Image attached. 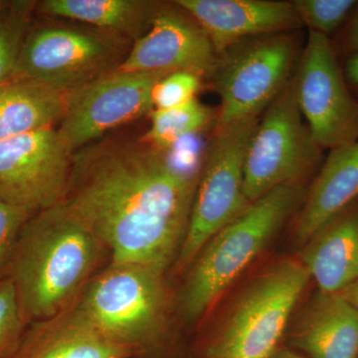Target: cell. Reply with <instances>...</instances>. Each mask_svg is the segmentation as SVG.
I'll return each instance as SVG.
<instances>
[{
	"label": "cell",
	"instance_id": "obj_1",
	"mask_svg": "<svg viewBox=\"0 0 358 358\" xmlns=\"http://www.w3.org/2000/svg\"><path fill=\"white\" fill-rule=\"evenodd\" d=\"M199 173L176 166L143 136H110L72 155L63 203L105 245L110 262L169 274L187 232Z\"/></svg>",
	"mask_w": 358,
	"mask_h": 358
},
{
	"label": "cell",
	"instance_id": "obj_2",
	"mask_svg": "<svg viewBox=\"0 0 358 358\" xmlns=\"http://www.w3.org/2000/svg\"><path fill=\"white\" fill-rule=\"evenodd\" d=\"M110 262L105 245L60 203L28 219L2 275L13 282L29 326L74 307Z\"/></svg>",
	"mask_w": 358,
	"mask_h": 358
},
{
	"label": "cell",
	"instance_id": "obj_3",
	"mask_svg": "<svg viewBox=\"0 0 358 358\" xmlns=\"http://www.w3.org/2000/svg\"><path fill=\"white\" fill-rule=\"evenodd\" d=\"M166 272L110 262L78 301L96 329L134 358H185L176 292Z\"/></svg>",
	"mask_w": 358,
	"mask_h": 358
},
{
	"label": "cell",
	"instance_id": "obj_4",
	"mask_svg": "<svg viewBox=\"0 0 358 358\" xmlns=\"http://www.w3.org/2000/svg\"><path fill=\"white\" fill-rule=\"evenodd\" d=\"M307 190L303 183L278 186L251 202L205 245L176 292L181 326H193L203 319L228 287L301 208Z\"/></svg>",
	"mask_w": 358,
	"mask_h": 358
},
{
	"label": "cell",
	"instance_id": "obj_5",
	"mask_svg": "<svg viewBox=\"0 0 358 358\" xmlns=\"http://www.w3.org/2000/svg\"><path fill=\"white\" fill-rule=\"evenodd\" d=\"M310 277L301 261L282 259L244 287L225 317L200 339L194 358H270L280 350Z\"/></svg>",
	"mask_w": 358,
	"mask_h": 358
},
{
	"label": "cell",
	"instance_id": "obj_6",
	"mask_svg": "<svg viewBox=\"0 0 358 358\" xmlns=\"http://www.w3.org/2000/svg\"><path fill=\"white\" fill-rule=\"evenodd\" d=\"M131 45L82 23L32 24L10 79L32 80L69 94L119 69Z\"/></svg>",
	"mask_w": 358,
	"mask_h": 358
},
{
	"label": "cell",
	"instance_id": "obj_7",
	"mask_svg": "<svg viewBox=\"0 0 358 358\" xmlns=\"http://www.w3.org/2000/svg\"><path fill=\"white\" fill-rule=\"evenodd\" d=\"M259 120L216 126L200 167L187 232L169 275H185L205 245L250 204L244 192L245 157Z\"/></svg>",
	"mask_w": 358,
	"mask_h": 358
},
{
	"label": "cell",
	"instance_id": "obj_8",
	"mask_svg": "<svg viewBox=\"0 0 358 358\" xmlns=\"http://www.w3.org/2000/svg\"><path fill=\"white\" fill-rule=\"evenodd\" d=\"M296 53L285 32L242 40L219 54L210 76L220 98L216 126L260 117L291 80Z\"/></svg>",
	"mask_w": 358,
	"mask_h": 358
},
{
	"label": "cell",
	"instance_id": "obj_9",
	"mask_svg": "<svg viewBox=\"0 0 358 358\" xmlns=\"http://www.w3.org/2000/svg\"><path fill=\"white\" fill-rule=\"evenodd\" d=\"M322 152L299 108L293 77L266 109L250 140L245 196L251 203L278 186L303 183L320 166Z\"/></svg>",
	"mask_w": 358,
	"mask_h": 358
},
{
	"label": "cell",
	"instance_id": "obj_10",
	"mask_svg": "<svg viewBox=\"0 0 358 358\" xmlns=\"http://www.w3.org/2000/svg\"><path fill=\"white\" fill-rule=\"evenodd\" d=\"M294 84L303 120L322 150L358 141V100L331 38L308 32Z\"/></svg>",
	"mask_w": 358,
	"mask_h": 358
},
{
	"label": "cell",
	"instance_id": "obj_11",
	"mask_svg": "<svg viewBox=\"0 0 358 358\" xmlns=\"http://www.w3.org/2000/svg\"><path fill=\"white\" fill-rule=\"evenodd\" d=\"M167 74L117 69L67 94L57 131L68 152L73 155L113 129L150 114L152 90Z\"/></svg>",
	"mask_w": 358,
	"mask_h": 358
},
{
	"label": "cell",
	"instance_id": "obj_12",
	"mask_svg": "<svg viewBox=\"0 0 358 358\" xmlns=\"http://www.w3.org/2000/svg\"><path fill=\"white\" fill-rule=\"evenodd\" d=\"M71 164L57 128L0 141V199L32 214L63 203Z\"/></svg>",
	"mask_w": 358,
	"mask_h": 358
},
{
	"label": "cell",
	"instance_id": "obj_13",
	"mask_svg": "<svg viewBox=\"0 0 358 358\" xmlns=\"http://www.w3.org/2000/svg\"><path fill=\"white\" fill-rule=\"evenodd\" d=\"M218 55L196 20L176 2H162L148 31L131 45L124 72L188 71L210 78Z\"/></svg>",
	"mask_w": 358,
	"mask_h": 358
},
{
	"label": "cell",
	"instance_id": "obj_14",
	"mask_svg": "<svg viewBox=\"0 0 358 358\" xmlns=\"http://www.w3.org/2000/svg\"><path fill=\"white\" fill-rule=\"evenodd\" d=\"M199 22L217 55L242 40L289 32L303 25L291 1L176 0Z\"/></svg>",
	"mask_w": 358,
	"mask_h": 358
},
{
	"label": "cell",
	"instance_id": "obj_15",
	"mask_svg": "<svg viewBox=\"0 0 358 358\" xmlns=\"http://www.w3.org/2000/svg\"><path fill=\"white\" fill-rule=\"evenodd\" d=\"M14 358H134L128 348L103 336L79 305L33 322Z\"/></svg>",
	"mask_w": 358,
	"mask_h": 358
},
{
	"label": "cell",
	"instance_id": "obj_16",
	"mask_svg": "<svg viewBox=\"0 0 358 358\" xmlns=\"http://www.w3.org/2000/svg\"><path fill=\"white\" fill-rule=\"evenodd\" d=\"M358 200V141L329 150L307 190L294 229L305 246L326 224Z\"/></svg>",
	"mask_w": 358,
	"mask_h": 358
},
{
	"label": "cell",
	"instance_id": "obj_17",
	"mask_svg": "<svg viewBox=\"0 0 358 358\" xmlns=\"http://www.w3.org/2000/svg\"><path fill=\"white\" fill-rule=\"evenodd\" d=\"M289 343L308 358H358V312L339 294L320 292L299 315Z\"/></svg>",
	"mask_w": 358,
	"mask_h": 358
},
{
	"label": "cell",
	"instance_id": "obj_18",
	"mask_svg": "<svg viewBox=\"0 0 358 358\" xmlns=\"http://www.w3.org/2000/svg\"><path fill=\"white\" fill-rule=\"evenodd\" d=\"M300 261L322 293L338 294L358 281V200L305 245Z\"/></svg>",
	"mask_w": 358,
	"mask_h": 358
},
{
	"label": "cell",
	"instance_id": "obj_19",
	"mask_svg": "<svg viewBox=\"0 0 358 358\" xmlns=\"http://www.w3.org/2000/svg\"><path fill=\"white\" fill-rule=\"evenodd\" d=\"M162 2L150 0H43L34 13L114 33L131 42L148 31Z\"/></svg>",
	"mask_w": 358,
	"mask_h": 358
},
{
	"label": "cell",
	"instance_id": "obj_20",
	"mask_svg": "<svg viewBox=\"0 0 358 358\" xmlns=\"http://www.w3.org/2000/svg\"><path fill=\"white\" fill-rule=\"evenodd\" d=\"M66 101L67 94L32 80L9 79L0 85V141L55 128Z\"/></svg>",
	"mask_w": 358,
	"mask_h": 358
},
{
	"label": "cell",
	"instance_id": "obj_21",
	"mask_svg": "<svg viewBox=\"0 0 358 358\" xmlns=\"http://www.w3.org/2000/svg\"><path fill=\"white\" fill-rule=\"evenodd\" d=\"M150 127L143 138L162 152H169L181 138L199 133L213 121L208 107L197 99L166 110L150 113Z\"/></svg>",
	"mask_w": 358,
	"mask_h": 358
},
{
	"label": "cell",
	"instance_id": "obj_22",
	"mask_svg": "<svg viewBox=\"0 0 358 358\" xmlns=\"http://www.w3.org/2000/svg\"><path fill=\"white\" fill-rule=\"evenodd\" d=\"M35 1H7L0 9V85L13 77L21 47L32 25Z\"/></svg>",
	"mask_w": 358,
	"mask_h": 358
},
{
	"label": "cell",
	"instance_id": "obj_23",
	"mask_svg": "<svg viewBox=\"0 0 358 358\" xmlns=\"http://www.w3.org/2000/svg\"><path fill=\"white\" fill-rule=\"evenodd\" d=\"M294 10L310 31L329 37L352 17L358 1L355 0H294Z\"/></svg>",
	"mask_w": 358,
	"mask_h": 358
},
{
	"label": "cell",
	"instance_id": "obj_24",
	"mask_svg": "<svg viewBox=\"0 0 358 358\" xmlns=\"http://www.w3.org/2000/svg\"><path fill=\"white\" fill-rule=\"evenodd\" d=\"M13 282L0 277V358H14L27 329Z\"/></svg>",
	"mask_w": 358,
	"mask_h": 358
},
{
	"label": "cell",
	"instance_id": "obj_25",
	"mask_svg": "<svg viewBox=\"0 0 358 358\" xmlns=\"http://www.w3.org/2000/svg\"><path fill=\"white\" fill-rule=\"evenodd\" d=\"M202 77L188 71L169 73L155 85L152 94V110H166L196 99Z\"/></svg>",
	"mask_w": 358,
	"mask_h": 358
},
{
	"label": "cell",
	"instance_id": "obj_26",
	"mask_svg": "<svg viewBox=\"0 0 358 358\" xmlns=\"http://www.w3.org/2000/svg\"><path fill=\"white\" fill-rule=\"evenodd\" d=\"M32 215L0 199V277L13 256L22 228Z\"/></svg>",
	"mask_w": 358,
	"mask_h": 358
},
{
	"label": "cell",
	"instance_id": "obj_27",
	"mask_svg": "<svg viewBox=\"0 0 358 358\" xmlns=\"http://www.w3.org/2000/svg\"><path fill=\"white\" fill-rule=\"evenodd\" d=\"M338 49L345 52L346 57L358 52V6L343 28V34L339 38Z\"/></svg>",
	"mask_w": 358,
	"mask_h": 358
},
{
	"label": "cell",
	"instance_id": "obj_28",
	"mask_svg": "<svg viewBox=\"0 0 358 358\" xmlns=\"http://www.w3.org/2000/svg\"><path fill=\"white\" fill-rule=\"evenodd\" d=\"M343 70L348 86L358 100V52L346 57Z\"/></svg>",
	"mask_w": 358,
	"mask_h": 358
},
{
	"label": "cell",
	"instance_id": "obj_29",
	"mask_svg": "<svg viewBox=\"0 0 358 358\" xmlns=\"http://www.w3.org/2000/svg\"><path fill=\"white\" fill-rule=\"evenodd\" d=\"M341 294L343 298H345L352 307L357 308L358 312V281L353 282V284L348 286V288L341 291Z\"/></svg>",
	"mask_w": 358,
	"mask_h": 358
},
{
	"label": "cell",
	"instance_id": "obj_30",
	"mask_svg": "<svg viewBox=\"0 0 358 358\" xmlns=\"http://www.w3.org/2000/svg\"><path fill=\"white\" fill-rule=\"evenodd\" d=\"M270 358H308L305 355L293 350H287V348H280L277 352H275Z\"/></svg>",
	"mask_w": 358,
	"mask_h": 358
},
{
	"label": "cell",
	"instance_id": "obj_31",
	"mask_svg": "<svg viewBox=\"0 0 358 358\" xmlns=\"http://www.w3.org/2000/svg\"><path fill=\"white\" fill-rule=\"evenodd\" d=\"M7 1H4V0H0V9L2 8L4 6H6Z\"/></svg>",
	"mask_w": 358,
	"mask_h": 358
}]
</instances>
